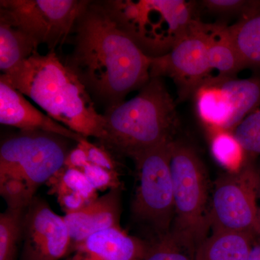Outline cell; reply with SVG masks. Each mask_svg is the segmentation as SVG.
I'll return each instance as SVG.
<instances>
[{"label": "cell", "mask_w": 260, "mask_h": 260, "mask_svg": "<svg viewBox=\"0 0 260 260\" xmlns=\"http://www.w3.org/2000/svg\"><path fill=\"white\" fill-rule=\"evenodd\" d=\"M73 32V49L63 62L105 109L150 80L151 58L119 28L102 2L89 1Z\"/></svg>", "instance_id": "cell-1"}, {"label": "cell", "mask_w": 260, "mask_h": 260, "mask_svg": "<svg viewBox=\"0 0 260 260\" xmlns=\"http://www.w3.org/2000/svg\"><path fill=\"white\" fill-rule=\"evenodd\" d=\"M11 85L54 120L84 138L105 139V119L79 78L56 51L36 53L7 74Z\"/></svg>", "instance_id": "cell-2"}, {"label": "cell", "mask_w": 260, "mask_h": 260, "mask_svg": "<svg viewBox=\"0 0 260 260\" xmlns=\"http://www.w3.org/2000/svg\"><path fill=\"white\" fill-rule=\"evenodd\" d=\"M103 116L106 135L100 144L132 159L174 139L178 125L176 103L160 78H150L136 96L108 108Z\"/></svg>", "instance_id": "cell-3"}, {"label": "cell", "mask_w": 260, "mask_h": 260, "mask_svg": "<svg viewBox=\"0 0 260 260\" xmlns=\"http://www.w3.org/2000/svg\"><path fill=\"white\" fill-rule=\"evenodd\" d=\"M102 2L119 29L150 58L165 55L186 35L195 3L184 0H108Z\"/></svg>", "instance_id": "cell-4"}, {"label": "cell", "mask_w": 260, "mask_h": 260, "mask_svg": "<svg viewBox=\"0 0 260 260\" xmlns=\"http://www.w3.org/2000/svg\"><path fill=\"white\" fill-rule=\"evenodd\" d=\"M170 169L174 218L171 231L196 251L210 229L206 169L194 148L173 140Z\"/></svg>", "instance_id": "cell-5"}, {"label": "cell", "mask_w": 260, "mask_h": 260, "mask_svg": "<svg viewBox=\"0 0 260 260\" xmlns=\"http://www.w3.org/2000/svg\"><path fill=\"white\" fill-rule=\"evenodd\" d=\"M173 140H165L133 159L138 172V186L132 213L136 221L153 232V239L170 232L174 221V188L170 169Z\"/></svg>", "instance_id": "cell-6"}, {"label": "cell", "mask_w": 260, "mask_h": 260, "mask_svg": "<svg viewBox=\"0 0 260 260\" xmlns=\"http://www.w3.org/2000/svg\"><path fill=\"white\" fill-rule=\"evenodd\" d=\"M60 135L42 131H22L5 138L0 146V180L23 179L35 194L64 167L69 142Z\"/></svg>", "instance_id": "cell-7"}, {"label": "cell", "mask_w": 260, "mask_h": 260, "mask_svg": "<svg viewBox=\"0 0 260 260\" xmlns=\"http://www.w3.org/2000/svg\"><path fill=\"white\" fill-rule=\"evenodd\" d=\"M86 0H1L15 24L49 51L62 47L88 4Z\"/></svg>", "instance_id": "cell-8"}, {"label": "cell", "mask_w": 260, "mask_h": 260, "mask_svg": "<svg viewBox=\"0 0 260 260\" xmlns=\"http://www.w3.org/2000/svg\"><path fill=\"white\" fill-rule=\"evenodd\" d=\"M260 174L249 161L239 172L218 179L210 206L213 232L255 234Z\"/></svg>", "instance_id": "cell-9"}, {"label": "cell", "mask_w": 260, "mask_h": 260, "mask_svg": "<svg viewBox=\"0 0 260 260\" xmlns=\"http://www.w3.org/2000/svg\"><path fill=\"white\" fill-rule=\"evenodd\" d=\"M207 23L195 19L182 39L165 55L151 58L150 78H169L177 85L179 99L193 96L212 71L208 51Z\"/></svg>", "instance_id": "cell-10"}, {"label": "cell", "mask_w": 260, "mask_h": 260, "mask_svg": "<svg viewBox=\"0 0 260 260\" xmlns=\"http://www.w3.org/2000/svg\"><path fill=\"white\" fill-rule=\"evenodd\" d=\"M21 260H60L69 254L72 240L64 216L34 197L23 214Z\"/></svg>", "instance_id": "cell-11"}, {"label": "cell", "mask_w": 260, "mask_h": 260, "mask_svg": "<svg viewBox=\"0 0 260 260\" xmlns=\"http://www.w3.org/2000/svg\"><path fill=\"white\" fill-rule=\"evenodd\" d=\"M0 123L22 131L53 133L77 143L84 138L32 105L3 74L0 76Z\"/></svg>", "instance_id": "cell-12"}, {"label": "cell", "mask_w": 260, "mask_h": 260, "mask_svg": "<svg viewBox=\"0 0 260 260\" xmlns=\"http://www.w3.org/2000/svg\"><path fill=\"white\" fill-rule=\"evenodd\" d=\"M148 244L121 228H111L72 245L66 260H142Z\"/></svg>", "instance_id": "cell-13"}, {"label": "cell", "mask_w": 260, "mask_h": 260, "mask_svg": "<svg viewBox=\"0 0 260 260\" xmlns=\"http://www.w3.org/2000/svg\"><path fill=\"white\" fill-rule=\"evenodd\" d=\"M121 190L108 191L81 209L65 214L72 245L104 229L121 228Z\"/></svg>", "instance_id": "cell-14"}, {"label": "cell", "mask_w": 260, "mask_h": 260, "mask_svg": "<svg viewBox=\"0 0 260 260\" xmlns=\"http://www.w3.org/2000/svg\"><path fill=\"white\" fill-rule=\"evenodd\" d=\"M193 97L197 114L210 133L221 130L233 132L232 105L218 75L205 80Z\"/></svg>", "instance_id": "cell-15"}, {"label": "cell", "mask_w": 260, "mask_h": 260, "mask_svg": "<svg viewBox=\"0 0 260 260\" xmlns=\"http://www.w3.org/2000/svg\"><path fill=\"white\" fill-rule=\"evenodd\" d=\"M47 185L49 194L55 195L66 214L81 209L99 198L98 191L79 169L63 167Z\"/></svg>", "instance_id": "cell-16"}, {"label": "cell", "mask_w": 260, "mask_h": 260, "mask_svg": "<svg viewBox=\"0 0 260 260\" xmlns=\"http://www.w3.org/2000/svg\"><path fill=\"white\" fill-rule=\"evenodd\" d=\"M39 44L0 9V70L7 74L38 52Z\"/></svg>", "instance_id": "cell-17"}, {"label": "cell", "mask_w": 260, "mask_h": 260, "mask_svg": "<svg viewBox=\"0 0 260 260\" xmlns=\"http://www.w3.org/2000/svg\"><path fill=\"white\" fill-rule=\"evenodd\" d=\"M255 234L213 232L200 243L194 260H248Z\"/></svg>", "instance_id": "cell-18"}, {"label": "cell", "mask_w": 260, "mask_h": 260, "mask_svg": "<svg viewBox=\"0 0 260 260\" xmlns=\"http://www.w3.org/2000/svg\"><path fill=\"white\" fill-rule=\"evenodd\" d=\"M208 51L212 70H218L219 76L234 78L244 65L226 24H207Z\"/></svg>", "instance_id": "cell-19"}, {"label": "cell", "mask_w": 260, "mask_h": 260, "mask_svg": "<svg viewBox=\"0 0 260 260\" xmlns=\"http://www.w3.org/2000/svg\"><path fill=\"white\" fill-rule=\"evenodd\" d=\"M229 30L244 68L260 67V1H253Z\"/></svg>", "instance_id": "cell-20"}, {"label": "cell", "mask_w": 260, "mask_h": 260, "mask_svg": "<svg viewBox=\"0 0 260 260\" xmlns=\"http://www.w3.org/2000/svg\"><path fill=\"white\" fill-rule=\"evenodd\" d=\"M219 77L232 105L233 124L235 129L246 116L260 107V79Z\"/></svg>", "instance_id": "cell-21"}, {"label": "cell", "mask_w": 260, "mask_h": 260, "mask_svg": "<svg viewBox=\"0 0 260 260\" xmlns=\"http://www.w3.org/2000/svg\"><path fill=\"white\" fill-rule=\"evenodd\" d=\"M210 133V148L215 160L229 173L240 171L248 161L249 155L243 148L234 133L224 130Z\"/></svg>", "instance_id": "cell-22"}, {"label": "cell", "mask_w": 260, "mask_h": 260, "mask_svg": "<svg viewBox=\"0 0 260 260\" xmlns=\"http://www.w3.org/2000/svg\"><path fill=\"white\" fill-rule=\"evenodd\" d=\"M195 252L170 231L148 242L142 260H194Z\"/></svg>", "instance_id": "cell-23"}, {"label": "cell", "mask_w": 260, "mask_h": 260, "mask_svg": "<svg viewBox=\"0 0 260 260\" xmlns=\"http://www.w3.org/2000/svg\"><path fill=\"white\" fill-rule=\"evenodd\" d=\"M25 210L8 208L0 215V260H15Z\"/></svg>", "instance_id": "cell-24"}, {"label": "cell", "mask_w": 260, "mask_h": 260, "mask_svg": "<svg viewBox=\"0 0 260 260\" xmlns=\"http://www.w3.org/2000/svg\"><path fill=\"white\" fill-rule=\"evenodd\" d=\"M0 194L13 210H25L35 197L25 181L13 177L0 180Z\"/></svg>", "instance_id": "cell-25"}, {"label": "cell", "mask_w": 260, "mask_h": 260, "mask_svg": "<svg viewBox=\"0 0 260 260\" xmlns=\"http://www.w3.org/2000/svg\"><path fill=\"white\" fill-rule=\"evenodd\" d=\"M248 155H260V107L232 132Z\"/></svg>", "instance_id": "cell-26"}, {"label": "cell", "mask_w": 260, "mask_h": 260, "mask_svg": "<svg viewBox=\"0 0 260 260\" xmlns=\"http://www.w3.org/2000/svg\"><path fill=\"white\" fill-rule=\"evenodd\" d=\"M83 172L92 186L97 191L121 189L122 183L118 171H111L89 162Z\"/></svg>", "instance_id": "cell-27"}, {"label": "cell", "mask_w": 260, "mask_h": 260, "mask_svg": "<svg viewBox=\"0 0 260 260\" xmlns=\"http://www.w3.org/2000/svg\"><path fill=\"white\" fill-rule=\"evenodd\" d=\"M253 1L246 0H205L201 1L203 9L211 14L232 15H244Z\"/></svg>", "instance_id": "cell-28"}, {"label": "cell", "mask_w": 260, "mask_h": 260, "mask_svg": "<svg viewBox=\"0 0 260 260\" xmlns=\"http://www.w3.org/2000/svg\"><path fill=\"white\" fill-rule=\"evenodd\" d=\"M79 143L86 150L90 164L108 170L117 171V162L113 157L112 152L104 145L91 143L86 138H84Z\"/></svg>", "instance_id": "cell-29"}, {"label": "cell", "mask_w": 260, "mask_h": 260, "mask_svg": "<svg viewBox=\"0 0 260 260\" xmlns=\"http://www.w3.org/2000/svg\"><path fill=\"white\" fill-rule=\"evenodd\" d=\"M89 162H90L86 150L81 143H78L76 146L71 149L68 154V156L65 159L64 167L82 171Z\"/></svg>", "instance_id": "cell-30"}, {"label": "cell", "mask_w": 260, "mask_h": 260, "mask_svg": "<svg viewBox=\"0 0 260 260\" xmlns=\"http://www.w3.org/2000/svg\"><path fill=\"white\" fill-rule=\"evenodd\" d=\"M248 260H260V236L255 235Z\"/></svg>", "instance_id": "cell-31"}, {"label": "cell", "mask_w": 260, "mask_h": 260, "mask_svg": "<svg viewBox=\"0 0 260 260\" xmlns=\"http://www.w3.org/2000/svg\"><path fill=\"white\" fill-rule=\"evenodd\" d=\"M259 195L260 196V186ZM254 233H255L256 235L260 236V208H259V209H258L257 215H256L255 228H254Z\"/></svg>", "instance_id": "cell-32"}]
</instances>
